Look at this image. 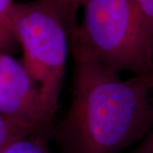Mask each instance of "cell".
Instances as JSON below:
<instances>
[{"instance_id":"obj_1","label":"cell","mask_w":153,"mask_h":153,"mask_svg":"<svg viewBox=\"0 0 153 153\" xmlns=\"http://www.w3.org/2000/svg\"><path fill=\"white\" fill-rule=\"evenodd\" d=\"M71 105L49 129L60 153H120L153 128V71L123 80L70 39Z\"/></svg>"},{"instance_id":"obj_2","label":"cell","mask_w":153,"mask_h":153,"mask_svg":"<svg viewBox=\"0 0 153 153\" xmlns=\"http://www.w3.org/2000/svg\"><path fill=\"white\" fill-rule=\"evenodd\" d=\"M69 38L118 74L153 71V33L135 0H88Z\"/></svg>"},{"instance_id":"obj_3","label":"cell","mask_w":153,"mask_h":153,"mask_svg":"<svg viewBox=\"0 0 153 153\" xmlns=\"http://www.w3.org/2000/svg\"><path fill=\"white\" fill-rule=\"evenodd\" d=\"M14 24L22 62L37 85L49 117L54 119L66 73L69 33L49 0L16 3Z\"/></svg>"},{"instance_id":"obj_4","label":"cell","mask_w":153,"mask_h":153,"mask_svg":"<svg viewBox=\"0 0 153 153\" xmlns=\"http://www.w3.org/2000/svg\"><path fill=\"white\" fill-rule=\"evenodd\" d=\"M0 114L49 133L53 119L22 61L0 52Z\"/></svg>"},{"instance_id":"obj_5","label":"cell","mask_w":153,"mask_h":153,"mask_svg":"<svg viewBox=\"0 0 153 153\" xmlns=\"http://www.w3.org/2000/svg\"><path fill=\"white\" fill-rule=\"evenodd\" d=\"M14 0H0V52L14 55L19 48L14 24Z\"/></svg>"},{"instance_id":"obj_6","label":"cell","mask_w":153,"mask_h":153,"mask_svg":"<svg viewBox=\"0 0 153 153\" xmlns=\"http://www.w3.org/2000/svg\"><path fill=\"white\" fill-rule=\"evenodd\" d=\"M34 133L45 132L41 131L33 125L0 114V153L12 143Z\"/></svg>"},{"instance_id":"obj_7","label":"cell","mask_w":153,"mask_h":153,"mask_svg":"<svg viewBox=\"0 0 153 153\" xmlns=\"http://www.w3.org/2000/svg\"><path fill=\"white\" fill-rule=\"evenodd\" d=\"M49 134L34 133L12 143L1 153H50L47 141Z\"/></svg>"},{"instance_id":"obj_8","label":"cell","mask_w":153,"mask_h":153,"mask_svg":"<svg viewBox=\"0 0 153 153\" xmlns=\"http://www.w3.org/2000/svg\"><path fill=\"white\" fill-rule=\"evenodd\" d=\"M54 5L56 10L59 12L60 16L62 18L63 22L68 30L69 36L71 32H73L76 27V14L72 0H49Z\"/></svg>"},{"instance_id":"obj_9","label":"cell","mask_w":153,"mask_h":153,"mask_svg":"<svg viewBox=\"0 0 153 153\" xmlns=\"http://www.w3.org/2000/svg\"><path fill=\"white\" fill-rule=\"evenodd\" d=\"M153 33V0H135Z\"/></svg>"},{"instance_id":"obj_10","label":"cell","mask_w":153,"mask_h":153,"mask_svg":"<svg viewBox=\"0 0 153 153\" xmlns=\"http://www.w3.org/2000/svg\"><path fill=\"white\" fill-rule=\"evenodd\" d=\"M131 153H153V128L148 132Z\"/></svg>"},{"instance_id":"obj_11","label":"cell","mask_w":153,"mask_h":153,"mask_svg":"<svg viewBox=\"0 0 153 153\" xmlns=\"http://www.w3.org/2000/svg\"><path fill=\"white\" fill-rule=\"evenodd\" d=\"M88 2V0H72L73 7H74V9L76 12L80 7H84V5L87 4Z\"/></svg>"}]
</instances>
